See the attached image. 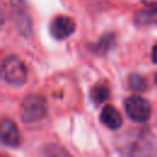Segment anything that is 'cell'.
<instances>
[{
  "mask_svg": "<svg viewBox=\"0 0 157 157\" xmlns=\"http://www.w3.org/2000/svg\"><path fill=\"white\" fill-rule=\"evenodd\" d=\"M117 150L124 155H155L157 152V141L148 131L125 132L119 136Z\"/></svg>",
  "mask_w": 157,
  "mask_h": 157,
  "instance_id": "cell-1",
  "label": "cell"
},
{
  "mask_svg": "<svg viewBox=\"0 0 157 157\" xmlns=\"http://www.w3.org/2000/svg\"><path fill=\"white\" fill-rule=\"evenodd\" d=\"M1 76L7 83L18 87L27 80V69L18 56L7 55L1 64Z\"/></svg>",
  "mask_w": 157,
  "mask_h": 157,
  "instance_id": "cell-2",
  "label": "cell"
},
{
  "mask_svg": "<svg viewBox=\"0 0 157 157\" xmlns=\"http://www.w3.org/2000/svg\"><path fill=\"white\" fill-rule=\"evenodd\" d=\"M47 114V103L42 96L31 94L25 98L20 108V115L23 123L32 124L42 120Z\"/></svg>",
  "mask_w": 157,
  "mask_h": 157,
  "instance_id": "cell-3",
  "label": "cell"
},
{
  "mask_svg": "<svg viewBox=\"0 0 157 157\" xmlns=\"http://www.w3.org/2000/svg\"><path fill=\"white\" fill-rule=\"evenodd\" d=\"M124 107L128 117L135 123H145L151 115L150 103L139 96L126 98V101L124 102Z\"/></svg>",
  "mask_w": 157,
  "mask_h": 157,
  "instance_id": "cell-4",
  "label": "cell"
},
{
  "mask_svg": "<svg viewBox=\"0 0 157 157\" xmlns=\"http://www.w3.org/2000/svg\"><path fill=\"white\" fill-rule=\"evenodd\" d=\"M75 28H76V25H75L74 20L71 17L64 16V15H59V16L54 17L49 26L50 34L55 39L67 38L69 36H71L75 32Z\"/></svg>",
  "mask_w": 157,
  "mask_h": 157,
  "instance_id": "cell-5",
  "label": "cell"
},
{
  "mask_svg": "<svg viewBox=\"0 0 157 157\" xmlns=\"http://www.w3.org/2000/svg\"><path fill=\"white\" fill-rule=\"evenodd\" d=\"M1 142L10 147H16L20 144V132L16 124L10 119H2L0 124Z\"/></svg>",
  "mask_w": 157,
  "mask_h": 157,
  "instance_id": "cell-6",
  "label": "cell"
},
{
  "mask_svg": "<svg viewBox=\"0 0 157 157\" xmlns=\"http://www.w3.org/2000/svg\"><path fill=\"white\" fill-rule=\"evenodd\" d=\"M101 121H102V124H104L107 128H109L112 130L119 129L123 124L120 113L110 104L103 107V109L101 112Z\"/></svg>",
  "mask_w": 157,
  "mask_h": 157,
  "instance_id": "cell-7",
  "label": "cell"
},
{
  "mask_svg": "<svg viewBox=\"0 0 157 157\" xmlns=\"http://www.w3.org/2000/svg\"><path fill=\"white\" fill-rule=\"evenodd\" d=\"M16 26L18 31L21 32L22 36L25 37H31L32 36V21L26 12V10H15L13 13Z\"/></svg>",
  "mask_w": 157,
  "mask_h": 157,
  "instance_id": "cell-8",
  "label": "cell"
},
{
  "mask_svg": "<svg viewBox=\"0 0 157 157\" xmlns=\"http://www.w3.org/2000/svg\"><path fill=\"white\" fill-rule=\"evenodd\" d=\"M114 44H115V36L113 33H105L93 45L92 50L97 54H105L114 47Z\"/></svg>",
  "mask_w": 157,
  "mask_h": 157,
  "instance_id": "cell-9",
  "label": "cell"
},
{
  "mask_svg": "<svg viewBox=\"0 0 157 157\" xmlns=\"http://www.w3.org/2000/svg\"><path fill=\"white\" fill-rule=\"evenodd\" d=\"M136 23L139 25H153L157 23V6H151L141 10L135 16Z\"/></svg>",
  "mask_w": 157,
  "mask_h": 157,
  "instance_id": "cell-10",
  "label": "cell"
},
{
  "mask_svg": "<svg viewBox=\"0 0 157 157\" xmlns=\"http://www.w3.org/2000/svg\"><path fill=\"white\" fill-rule=\"evenodd\" d=\"M109 96V88L105 86V85H102V83H98V85H94L92 88H91V92H90V97H91V101L98 105L101 103H103Z\"/></svg>",
  "mask_w": 157,
  "mask_h": 157,
  "instance_id": "cell-11",
  "label": "cell"
},
{
  "mask_svg": "<svg viewBox=\"0 0 157 157\" xmlns=\"http://www.w3.org/2000/svg\"><path fill=\"white\" fill-rule=\"evenodd\" d=\"M129 87L136 92H145L147 90V82L142 76L132 74L129 76Z\"/></svg>",
  "mask_w": 157,
  "mask_h": 157,
  "instance_id": "cell-12",
  "label": "cell"
},
{
  "mask_svg": "<svg viewBox=\"0 0 157 157\" xmlns=\"http://www.w3.org/2000/svg\"><path fill=\"white\" fill-rule=\"evenodd\" d=\"M10 2L15 10H25L26 7V0H10Z\"/></svg>",
  "mask_w": 157,
  "mask_h": 157,
  "instance_id": "cell-13",
  "label": "cell"
},
{
  "mask_svg": "<svg viewBox=\"0 0 157 157\" xmlns=\"http://www.w3.org/2000/svg\"><path fill=\"white\" fill-rule=\"evenodd\" d=\"M142 4L147 7H151V6H157V0H141Z\"/></svg>",
  "mask_w": 157,
  "mask_h": 157,
  "instance_id": "cell-14",
  "label": "cell"
},
{
  "mask_svg": "<svg viewBox=\"0 0 157 157\" xmlns=\"http://www.w3.org/2000/svg\"><path fill=\"white\" fill-rule=\"evenodd\" d=\"M151 56H152V61H153L155 64H157V44L152 48V54H151Z\"/></svg>",
  "mask_w": 157,
  "mask_h": 157,
  "instance_id": "cell-15",
  "label": "cell"
},
{
  "mask_svg": "<svg viewBox=\"0 0 157 157\" xmlns=\"http://www.w3.org/2000/svg\"><path fill=\"white\" fill-rule=\"evenodd\" d=\"M155 82H156V85H157V75H156V77H155Z\"/></svg>",
  "mask_w": 157,
  "mask_h": 157,
  "instance_id": "cell-16",
  "label": "cell"
}]
</instances>
